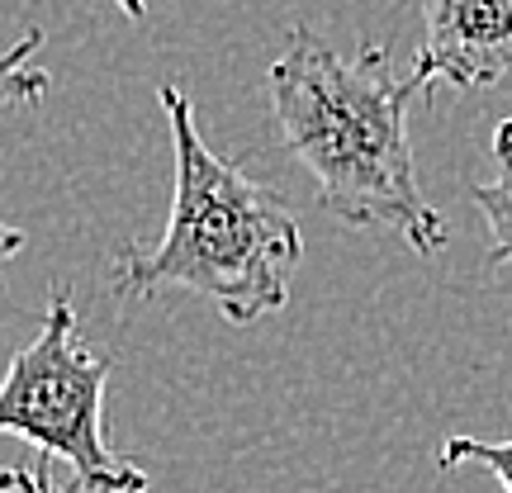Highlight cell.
I'll return each instance as SVG.
<instances>
[{
  "label": "cell",
  "mask_w": 512,
  "mask_h": 493,
  "mask_svg": "<svg viewBox=\"0 0 512 493\" xmlns=\"http://www.w3.org/2000/svg\"><path fill=\"white\" fill-rule=\"evenodd\" d=\"M422 86L389 67L384 43L356 53L290 29L266 72L280 143L313 176V204L347 228H389L418 256L446 247V219L418 185L408 100Z\"/></svg>",
  "instance_id": "obj_1"
},
{
  "label": "cell",
  "mask_w": 512,
  "mask_h": 493,
  "mask_svg": "<svg viewBox=\"0 0 512 493\" xmlns=\"http://www.w3.org/2000/svg\"><path fill=\"white\" fill-rule=\"evenodd\" d=\"M171 124L176 190L157 247H119L110 290L119 299H152L190 290L209 299L228 323H256L290 304V280L304 261V233L271 185L252 181L238 162L219 157L195 128L190 95L157 86Z\"/></svg>",
  "instance_id": "obj_2"
},
{
  "label": "cell",
  "mask_w": 512,
  "mask_h": 493,
  "mask_svg": "<svg viewBox=\"0 0 512 493\" xmlns=\"http://www.w3.org/2000/svg\"><path fill=\"white\" fill-rule=\"evenodd\" d=\"M105 384L110 361L81 342L72 290H53L38 337L5 366L0 437H19L38 456L67 460L76 493H147V470L114 456L105 441Z\"/></svg>",
  "instance_id": "obj_3"
},
{
  "label": "cell",
  "mask_w": 512,
  "mask_h": 493,
  "mask_svg": "<svg viewBox=\"0 0 512 493\" xmlns=\"http://www.w3.org/2000/svg\"><path fill=\"white\" fill-rule=\"evenodd\" d=\"M408 76L422 91H484L512 76V0H422V43Z\"/></svg>",
  "instance_id": "obj_4"
},
{
  "label": "cell",
  "mask_w": 512,
  "mask_h": 493,
  "mask_svg": "<svg viewBox=\"0 0 512 493\" xmlns=\"http://www.w3.org/2000/svg\"><path fill=\"white\" fill-rule=\"evenodd\" d=\"M494 181L470 190L475 209L489 223V266H512V114L494 128Z\"/></svg>",
  "instance_id": "obj_5"
},
{
  "label": "cell",
  "mask_w": 512,
  "mask_h": 493,
  "mask_svg": "<svg viewBox=\"0 0 512 493\" xmlns=\"http://www.w3.org/2000/svg\"><path fill=\"white\" fill-rule=\"evenodd\" d=\"M43 48V29H29L24 38H15V48L0 53V110L10 105H34L48 95L53 76L34 67V53Z\"/></svg>",
  "instance_id": "obj_6"
},
{
  "label": "cell",
  "mask_w": 512,
  "mask_h": 493,
  "mask_svg": "<svg viewBox=\"0 0 512 493\" xmlns=\"http://www.w3.org/2000/svg\"><path fill=\"white\" fill-rule=\"evenodd\" d=\"M441 470H460V465H479L512 493V441H484V437H446L441 441Z\"/></svg>",
  "instance_id": "obj_7"
},
{
  "label": "cell",
  "mask_w": 512,
  "mask_h": 493,
  "mask_svg": "<svg viewBox=\"0 0 512 493\" xmlns=\"http://www.w3.org/2000/svg\"><path fill=\"white\" fill-rule=\"evenodd\" d=\"M24 247H29V238L19 233L15 223H5V219H0V271H5V266H10V261H15V256L24 252Z\"/></svg>",
  "instance_id": "obj_8"
},
{
  "label": "cell",
  "mask_w": 512,
  "mask_h": 493,
  "mask_svg": "<svg viewBox=\"0 0 512 493\" xmlns=\"http://www.w3.org/2000/svg\"><path fill=\"white\" fill-rule=\"evenodd\" d=\"M24 493H76V489H72V484H67V489H53L43 470H29V479H24Z\"/></svg>",
  "instance_id": "obj_9"
},
{
  "label": "cell",
  "mask_w": 512,
  "mask_h": 493,
  "mask_svg": "<svg viewBox=\"0 0 512 493\" xmlns=\"http://www.w3.org/2000/svg\"><path fill=\"white\" fill-rule=\"evenodd\" d=\"M29 470H0V493H24Z\"/></svg>",
  "instance_id": "obj_10"
},
{
  "label": "cell",
  "mask_w": 512,
  "mask_h": 493,
  "mask_svg": "<svg viewBox=\"0 0 512 493\" xmlns=\"http://www.w3.org/2000/svg\"><path fill=\"white\" fill-rule=\"evenodd\" d=\"M114 5H119L128 19H143L147 15V0H114Z\"/></svg>",
  "instance_id": "obj_11"
}]
</instances>
